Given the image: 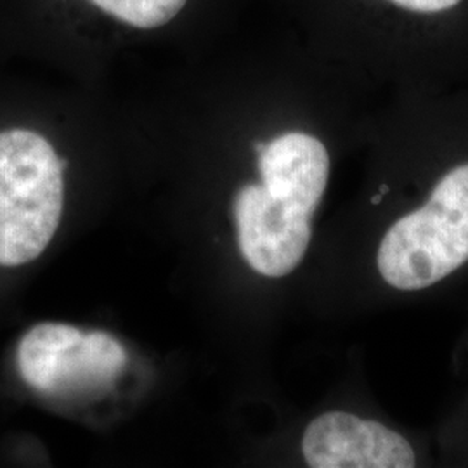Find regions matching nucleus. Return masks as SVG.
Here are the masks:
<instances>
[{
  "instance_id": "obj_1",
  "label": "nucleus",
  "mask_w": 468,
  "mask_h": 468,
  "mask_svg": "<svg viewBox=\"0 0 468 468\" xmlns=\"http://www.w3.org/2000/svg\"><path fill=\"white\" fill-rule=\"evenodd\" d=\"M63 168L40 133L0 131V266L28 264L48 249L63 212Z\"/></svg>"
},
{
  "instance_id": "obj_6",
  "label": "nucleus",
  "mask_w": 468,
  "mask_h": 468,
  "mask_svg": "<svg viewBox=\"0 0 468 468\" xmlns=\"http://www.w3.org/2000/svg\"><path fill=\"white\" fill-rule=\"evenodd\" d=\"M262 186L276 200L313 218L330 176V156L314 135L288 133L255 144Z\"/></svg>"
},
{
  "instance_id": "obj_3",
  "label": "nucleus",
  "mask_w": 468,
  "mask_h": 468,
  "mask_svg": "<svg viewBox=\"0 0 468 468\" xmlns=\"http://www.w3.org/2000/svg\"><path fill=\"white\" fill-rule=\"evenodd\" d=\"M16 359L25 384L63 398L110 387L125 368L127 352L110 334L40 323L23 335Z\"/></svg>"
},
{
  "instance_id": "obj_8",
  "label": "nucleus",
  "mask_w": 468,
  "mask_h": 468,
  "mask_svg": "<svg viewBox=\"0 0 468 468\" xmlns=\"http://www.w3.org/2000/svg\"><path fill=\"white\" fill-rule=\"evenodd\" d=\"M398 4L402 9L415 11V13H439L452 9L458 5L462 0H390Z\"/></svg>"
},
{
  "instance_id": "obj_4",
  "label": "nucleus",
  "mask_w": 468,
  "mask_h": 468,
  "mask_svg": "<svg viewBox=\"0 0 468 468\" xmlns=\"http://www.w3.org/2000/svg\"><path fill=\"white\" fill-rule=\"evenodd\" d=\"M238 243L253 271L283 278L297 268L311 241V218L271 197L262 185L243 186L234 198Z\"/></svg>"
},
{
  "instance_id": "obj_9",
  "label": "nucleus",
  "mask_w": 468,
  "mask_h": 468,
  "mask_svg": "<svg viewBox=\"0 0 468 468\" xmlns=\"http://www.w3.org/2000/svg\"><path fill=\"white\" fill-rule=\"evenodd\" d=\"M380 200H382V197H380V195H377V197H375V198H373V205H378V203H380Z\"/></svg>"
},
{
  "instance_id": "obj_5",
  "label": "nucleus",
  "mask_w": 468,
  "mask_h": 468,
  "mask_svg": "<svg viewBox=\"0 0 468 468\" xmlns=\"http://www.w3.org/2000/svg\"><path fill=\"white\" fill-rule=\"evenodd\" d=\"M313 468H411L417 456L401 434L375 420L330 411L313 420L302 437Z\"/></svg>"
},
{
  "instance_id": "obj_7",
  "label": "nucleus",
  "mask_w": 468,
  "mask_h": 468,
  "mask_svg": "<svg viewBox=\"0 0 468 468\" xmlns=\"http://www.w3.org/2000/svg\"><path fill=\"white\" fill-rule=\"evenodd\" d=\"M118 21L141 30L167 25L181 13L187 0H89Z\"/></svg>"
},
{
  "instance_id": "obj_2",
  "label": "nucleus",
  "mask_w": 468,
  "mask_h": 468,
  "mask_svg": "<svg viewBox=\"0 0 468 468\" xmlns=\"http://www.w3.org/2000/svg\"><path fill=\"white\" fill-rule=\"evenodd\" d=\"M468 262V164L450 170L421 208L399 218L380 243L384 282L417 292Z\"/></svg>"
}]
</instances>
